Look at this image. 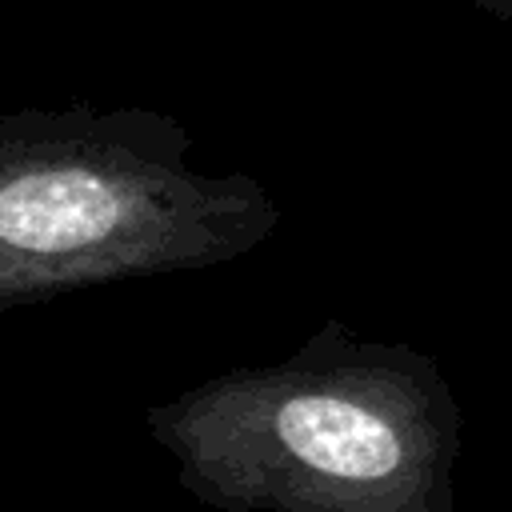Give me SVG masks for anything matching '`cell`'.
<instances>
[{"label": "cell", "mask_w": 512, "mask_h": 512, "mask_svg": "<svg viewBox=\"0 0 512 512\" xmlns=\"http://www.w3.org/2000/svg\"><path fill=\"white\" fill-rule=\"evenodd\" d=\"M180 488L220 512H452L460 404L440 364L340 320L288 360L144 412Z\"/></svg>", "instance_id": "1"}, {"label": "cell", "mask_w": 512, "mask_h": 512, "mask_svg": "<svg viewBox=\"0 0 512 512\" xmlns=\"http://www.w3.org/2000/svg\"><path fill=\"white\" fill-rule=\"evenodd\" d=\"M188 148L180 120L156 108L0 116V308L260 248L280 224L272 192L192 168Z\"/></svg>", "instance_id": "2"}, {"label": "cell", "mask_w": 512, "mask_h": 512, "mask_svg": "<svg viewBox=\"0 0 512 512\" xmlns=\"http://www.w3.org/2000/svg\"><path fill=\"white\" fill-rule=\"evenodd\" d=\"M480 12H488V16H496V20H504V24H512V0H472Z\"/></svg>", "instance_id": "3"}]
</instances>
